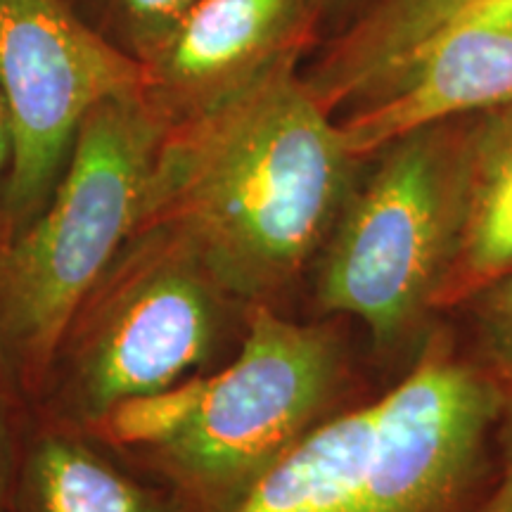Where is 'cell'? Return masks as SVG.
<instances>
[{
	"mask_svg": "<svg viewBox=\"0 0 512 512\" xmlns=\"http://www.w3.org/2000/svg\"><path fill=\"white\" fill-rule=\"evenodd\" d=\"M8 159H10V136H8V121H5L3 105H0V190H3L5 174H8Z\"/></svg>",
	"mask_w": 512,
	"mask_h": 512,
	"instance_id": "obj_17",
	"label": "cell"
},
{
	"mask_svg": "<svg viewBox=\"0 0 512 512\" xmlns=\"http://www.w3.org/2000/svg\"><path fill=\"white\" fill-rule=\"evenodd\" d=\"M494 448V482L475 512H512V389H505L501 411H498Z\"/></svg>",
	"mask_w": 512,
	"mask_h": 512,
	"instance_id": "obj_16",
	"label": "cell"
},
{
	"mask_svg": "<svg viewBox=\"0 0 512 512\" xmlns=\"http://www.w3.org/2000/svg\"><path fill=\"white\" fill-rule=\"evenodd\" d=\"M112 271L95 287V311L81 309L76 392L91 420L126 396L181 382L214 351L223 306L233 304L157 230L133 233Z\"/></svg>",
	"mask_w": 512,
	"mask_h": 512,
	"instance_id": "obj_7",
	"label": "cell"
},
{
	"mask_svg": "<svg viewBox=\"0 0 512 512\" xmlns=\"http://www.w3.org/2000/svg\"><path fill=\"white\" fill-rule=\"evenodd\" d=\"M166 128L143 91L95 107L48 204L0 254V356L27 382L48 373L131 240Z\"/></svg>",
	"mask_w": 512,
	"mask_h": 512,
	"instance_id": "obj_3",
	"label": "cell"
},
{
	"mask_svg": "<svg viewBox=\"0 0 512 512\" xmlns=\"http://www.w3.org/2000/svg\"><path fill=\"white\" fill-rule=\"evenodd\" d=\"M505 387L430 335L396 387L337 411L230 512H475Z\"/></svg>",
	"mask_w": 512,
	"mask_h": 512,
	"instance_id": "obj_2",
	"label": "cell"
},
{
	"mask_svg": "<svg viewBox=\"0 0 512 512\" xmlns=\"http://www.w3.org/2000/svg\"><path fill=\"white\" fill-rule=\"evenodd\" d=\"M460 306L467 311L475 361L512 389V275L484 285Z\"/></svg>",
	"mask_w": 512,
	"mask_h": 512,
	"instance_id": "obj_15",
	"label": "cell"
},
{
	"mask_svg": "<svg viewBox=\"0 0 512 512\" xmlns=\"http://www.w3.org/2000/svg\"><path fill=\"white\" fill-rule=\"evenodd\" d=\"M12 512H176L169 496L145 489L86 446L50 439L31 458Z\"/></svg>",
	"mask_w": 512,
	"mask_h": 512,
	"instance_id": "obj_12",
	"label": "cell"
},
{
	"mask_svg": "<svg viewBox=\"0 0 512 512\" xmlns=\"http://www.w3.org/2000/svg\"><path fill=\"white\" fill-rule=\"evenodd\" d=\"M363 169L302 62L166 128L140 230L176 240L233 304L273 306L316 264Z\"/></svg>",
	"mask_w": 512,
	"mask_h": 512,
	"instance_id": "obj_1",
	"label": "cell"
},
{
	"mask_svg": "<svg viewBox=\"0 0 512 512\" xmlns=\"http://www.w3.org/2000/svg\"><path fill=\"white\" fill-rule=\"evenodd\" d=\"M505 275H512V98L465 117L458 233L441 309Z\"/></svg>",
	"mask_w": 512,
	"mask_h": 512,
	"instance_id": "obj_11",
	"label": "cell"
},
{
	"mask_svg": "<svg viewBox=\"0 0 512 512\" xmlns=\"http://www.w3.org/2000/svg\"><path fill=\"white\" fill-rule=\"evenodd\" d=\"M323 19L325 0H197L143 64V95L169 126L200 117L302 62Z\"/></svg>",
	"mask_w": 512,
	"mask_h": 512,
	"instance_id": "obj_8",
	"label": "cell"
},
{
	"mask_svg": "<svg viewBox=\"0 0 512 512\" xmlns=\"http://www.w3.org/2000/svg\"><path fill=\"white\" fill-rule=\"evenodd\" d=\"M136 91L140 62L72 0H0V105L10 136L0 209L12 230L27 228L48 204L83 119Z\"/></svg>",
	"mask_w": 512,
	"mask_h": 512,
	"instance_id": "obj_6",
	"label": "cell"
},
{
	"mask_svg": "<svg viewBox=\"0 0 512 512\" xmlns=\"http://www.w3.org/2000/svg\"><path fill=\"white\" fill-rule=\"evenodd\" d=\"M512 98V15L448 31L363 110L337 119L356 157L446 119L470 117Z\"/></svg>",
	"mask_w": 512,
	"mask_h": 512,
	"instance_id": "obj_9",
	"label": "cell"
},
{
	"mask_svg": "<svg viewBox=\"0 0 512 512\" xmlns=\"http://www.w3.org/2000/svg\"><path fill=\"white\" fill-rule=\"evenodd\" d=\"M12 503L10 501V486H8V477H5V465L3 458H0V512H12Z\"/></svg>",
	"mask_w": 512,
	"mask_h": 512,
	"instance_id": "obj_19",
	"label": "cell"
},
{
	"mask_svg": "<svg viewBox=\"0 0 512 512\" xmlns=\"http://www.w3.org/2000/svg\"><path fill=\"white\" fill-rule=\"evenodd\" d=\"M207 377H190L155 392L126 396L102 411L93 425L105 439L121 446L159 451L183 434L200 408Z\"/></svg>",
	"mask_w": 512,
	"mask_h": 512,
	"instance_id": "obj_13",
	"label": "cell"
},
{
	"mask_svg": "<svg viewBox=\"0 0 512 512\" xmlns=\"http://www.w3.org/2000/svg\"><path fill=\"white\" fill-rule=\"evenodd\" d=\"M465 117L415 128L363 159L316 264V304L354 318L377 354L425 347L458 233Z\"/></svg>",
	"mask_w": 512,
	"mask_h": 512,
	"instance_id": "obj_4",
	"label": "cell"
},
{
	"mask_svg": "<svg viewBox=\"0 0 512 512\" xmlns=\"http://www.w3.org/2000/svg\"><path fill=\"white\" fill-rule=\"evenodd\" d=\"M491 15H512V0H366L304 79L342 119L380 98L448 31Z\"/></svg>",
	"mask_w": 512,
	"mask_h": 512,
	"instance_id": "obj_10",
	"label": "cell"
},
{
	"mask_svg": "<svg viewBox=\"0 0 512 512\" xmlns=\"http://www.w3.org/2000/svg\"><path fill=\"white\" fill-rule=\"evenodd\" d=\"M344 387L347 354L337 330L252 306L238 356L207 377L200 408L181 437L152 451L174 510H233L337 413Z\"/></svg>",
	"mask_w": 512,
	"mask_h": 512,
	"instance_id": "obj_5",
	"label": "cell"
},
{
	"mask_svg": "<svg viewBox=\"0 0 512 512\" xmlns=\"http://www.w3.org/2000/svg\"><path fill=\"white\" fill-rule=\"evenodd\" d=\"M366 0H325V19H335L339 15H354Z\"/></svg>",
	"mask_w": 512,
	"mask_h": 512,
	"instance_id": "obj_18",
	"label": "cell"
},
{
	"mask_svg": "<svg viewBox=\"0 0 512 512\" xmlns=\"http://www.w3.org/2000/svg\"><path fill=\"white\" fill-rule=\"evenodd\" d=\"M79 12L114 46L140 62L164 46L197 0H72Z\"/></svg>",
	"mask_w": 512,
	"mask_h": 512,
	"instance_id": "obj_14",
	"label": "cell"
}]
</instances>
